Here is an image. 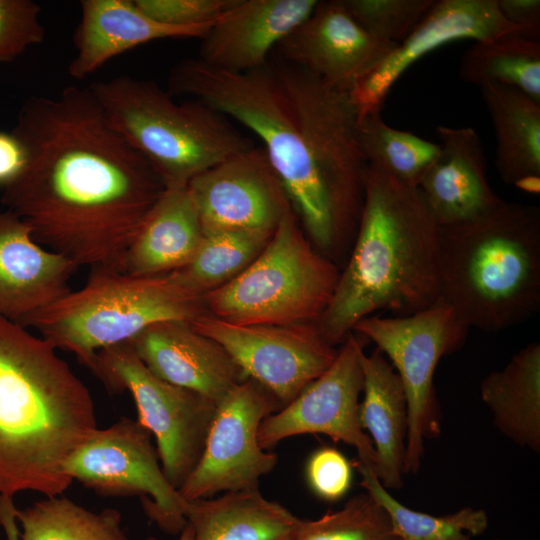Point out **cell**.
Listing matches in <instances>:
<instances>
[{
	"mask_svg": "<svg viewBox=\"0 0 540 540\" xmlns=\"http://www.w3.org/2000/svg\"><path fill=\"white\" fill-rule=\"evenodd\" d=\"M188 190L203 234L234 230L275 231L293 209L267 152L256 146L193 177Z\"/></svg>",
	"mask_w": 540,
	"mask_h": 540,
	"instance_id": "cell-15",
	"label": "cell"
},
{
	"mask_svg": "<svg viewBox=\"0 0 540 540\" xmlns=\"http://www.w3.org/2000/svg\"><path fill=\"white\" fill-rule=\"evenodd\" d=\"M339 274L336 264L304 236L290 209L261 253L203 300L209 314L233 324H316Z\"/></svg>",
	"mask_w": 540,
	"mask_h": 540,
	"instance_id": "cell-8",
	"label": "cell"
},
{
	"mask_svg": "<svg viewBox=\"0 0 540 540\" xmlns=\"http://www.w3.org/2000/svg\"><path fill=\"white\" fill-rule=\"evenodd\" d=\"M356 468L361 485L386 510L399 540H470L488 528V516L482 509L465 507L444 516L410 509L390 494L372 470Z\"/></svg>",
	"mask_w": 540,
	"mask_h": 540,
	"instance_id": "cell-32",
	"label": "cell"
},
{
	"mask_svg": "<svg viewBox=\"0 0 540 540\" xmlns=\"http://www.w3.org/2000/svg\"><path fill=\"white\" fill-rule=\"evenodd\" d=\"M128 342L155 376L216 403L245 379L225 349L187 321L152 324Z\"/></svg>",
	"mask_w": 540,
	"mask_h": 540,
	"instance_id": "cell-19",
	"label": "cell"
},
{
	"mask_svg": "<svg viewBox=\"0 0 540 540\" xmlns=\"http://www.w3.org/2000/svg\"><path fill=\"white\" fill-rule=\"evenodd\" d=\"M503 17L517 31V35L540 41V1L539 0H497Z\"/></svg>",
	"mask_w": 540,
	"mask_h": 540,
	"instance_id": "cell-38",
	"label": "cell"
},
{
	"mask_svg": "<svg viewBox=\"0 0 540 540\" xmlns=\"http://www.w3.org/2000/svg\"><path fill=\"white\" fill-rule=\"evenodd\" d=\"M146 540H158L154 537H148ZM178 540H194V530L192 526L187 523L183 530L180 532Z\"/></svg>",
	"mask_w": 540,
	"mask_h": 540,
	"instance_id": "cell-40",
	"label": "cell"
},
{
	"mask_svg": "<svg viewBox=\"0 0 540 540\" xmlns=\"http://www.w3.org/2000/svg\"><path fill=\"white\" fill-rule=\"evenodd\" d=\"M41 7L32 0H0V63H9L43 42Z\"/></svg>",
	"mask_w": 540,
	"mask_h": 540,
	"instance_id": "cell-35",
	"label": "cell"
},
{
	"mask_svg": "<svg viewBox=\"0 0 540 540\" xmlns=\"http://www.w3.org/2000/svg\"><path fill=\"white\" fill-rule=\"evenodd\" d=\"M26 151L12 132L0 131V186L11 183L23 170Z\"/></svg>",
	"mask_w": 540,
	"mask_h": 540,
	"instance_id": "cell-39",
	"label": "cell"
},
{
	"mask_svg": "<svg viewBox=\"0 0 540 540\" xmlns=\"http://www.w3.org/2000/svg\"><path fill=\"white\" fill-rule=\"evenodd\" d=\"M8 540H19V534L16 531H10L7 533Z\"/></svg>",
	"mask_w": 540,
	"mask_h": 540,
	"instance_id": "cell-41",
	"label": "cell"
},
{
	"mask_svg": "<svg viewBox=\"0 0 540 540\" xmlns=\"http://www.w3.org/2000/svg\"><path fill=\"white\" fill-rule=\"evenodd\" d=\"M77 269L36 242L18 215L0 209V317L20 324L68 293Z\"/></svg>",
	"mask_w": 540,
	"mask_h": 540,
	"instance_id": "cell-21",
	"label": "cell"
},
{
	"mask_svg": "<svg viewBox=\"0 0 540 540\" xmlns=\"http://www.w3.org/2000/svg\"><path fill=\"white\" fill-rule=\"evenodd\" d=\"M330 367L310 382L292 401L260 424L258 441L271 450L282 440L301 434H325L354 447L361 466L375 473L376 453L359 421L363 390V346L347 335Z\"/></svg>",
	"mask_w": 540,
	"mask_h": 540,
	"instance_id": "cell-14",
	"label": "cell"
},
{
	"mask_svg": "<svg viewBox=\"0 0 540 540\" xmlns=\"http://www.w3.org/2000/svg\"><path fill=\"white\" fill-rule=\"evenodd\" d=\"M353 20L371 36L401 43L435 0H338Z\"/></svg>",
	"mask_w": 540,
	"mask_h": 540,
	"instance_id": "cell-34",
	"label": "cell"
},
{
	"mask_svg": "<svg viewBox=\"0 0 540 540\" xmlns=\"http://www.w3.org/2000/svg\"><path fill=\"white\" fill-rule=\"evenodd\" d=\"M468 330L455 309L441 298L406 316H368L353 328L376 344L401 380L408 412L404 474L419 470L425 440L440 432L435 370L443 356L464 344Z\"/></svg>",
	"mask_w": 540,
	"mask_h": 540,
	"instance_id": "cell-9",
	"label": "cell"
},
{
	"mask_svg": "<svg viewBox=\"0 0 540 540\" xmlns=\"http://www.w3.org/2000/svg\"><path fill=\"white\" fill-rule=\"evenodd\" d=\"M22 540H127L116 509L94 513L59 496L15 509Z\"/></svg>",
	"mask_w": 540,
	"mask_h": 540,
	"instance_id": "cell-29",
	"label": "cell"
},
{
	"mask_svg": "<svg viewBox=\"0 0 540 540\" xmlns=\"http://www.w3.org/2000/svg\"><path fill=\"white\" fill-rule=\"evenodd\" d=\"M90 371L132 395L137 422L155 437L162 470L179 490L201 458L217 403L155 376L129 342L98 351Z\"/></svg>",
	"mask_w": 540,
	"mask_h": 540,
	"instance_id": "cell-10",
	"label": "cell"
},
{
	"mask_svg": "<svg viewBox=\"0 0 540 540\" xmlns=\"http://www.w3.org/2000/svg\"><path fill=\"white\" fill-rule=\"evenodd\" d=\"M64 471L100 495L139 496L149 519L167 533H180L187 524V500L166 478L150 432L137 421L123 417L97 429Z\"/></svg>",
	"mask_w": 540,
	"mask_h": 540,
	"instance_id": "cell-11",
	"label": "cell"
},
{
	"mask_svg": "<svg viewBox=\"0 0 540 540\" xmlns=\"http://www.w3.org/2000/svg\"><path fill=\"white\" fill-rule=\"evenodd\" d=\"M273 233L234 230L205 234L190 262L173 272L189 291L203 297L240 274L261 253Z\"/></svg>",
	"mask_w": 540,
	"mask_h": 540,
	"instance_id": "cell-30",
	"label": "cell"
},
{
	"mask_svg": "<svg viewBox=\"0 0 540 540\" xmlns=\"http://www.w3.org/2000/svg\"><path fill=\"white\" fill-rule=\"evenodd\" d=\"M480 88L495 140V167L502 181L535 192L540 180V103L502 84Z\"/></svg>",
	"mask_w": 540,
	"mask_h": 540,
	"instance_id": "cell-25",
	"label": "cell"
},
{
	"mask_svg": "<svg viewBox=\"0 0 540 540\" xmlns=\"http://www.w3.org/2000/svg\"><path fill=\"white\" fill-rule=\"evenodd\" d=\"M306 477L310 488L319 498L334 502L341 499L351 487L352 465L337 449L322 447L310 456Z\"/></svg>",
	"mask_w": 540,
	"mask_h": 540,
	"instance_id": "cell-37",
	"label": "cell"
},
{
	"mask_svg": "<svg viewBox=\"0 0 540 540\" xmlns=\"http://www.w3.org/2000/svg\"><path fill=\"white\" fill-rule=\"evenodd\" d=\"M294 540H399L386 510L368 493L339 510L304 520Z\"/></svg>",
	"mask_w": 540,
	"mask_h": 540,
	"instance_id": "cell-33",
	"label": "cell"
},
{
	"mask_svg": "<svg viewBox=\"0 0 540 540\" xmlns=\"http://www.w3.org/2000/svg\"><path fill=\"white\" fill-rule=\"evenodd\" d=\"M357 138L368 164L378 165L395 178L415 185L440 150L437 143L389 126L381 111L358 116Z\"/></svg>",
	"mask_w": 540,
	"mask_h": 540,
	"instance_id": "cell-31",
	"label": "cell"
},
{
	"mask_svg": "<svg viewBox=\"0 0 540 540\" xmlns=\"http://www.w3.org/2000/svg\"><path fill=\"white\" fill-rule=\"evenodd\" d=\"M362 29L338 0L318 1L277 46V56L344 91L371 73L397 47Z\"/></svg>",
	"mask_w": 540,
	"mask_h": 540,
	"instance_id": "cell-17",
	"label": "cell"
},
{
	"mask_svg": "<svg viewBox=\"0 0 540 540\" xmlns=\"http://www.w3.org/2000/svg\"><path fill=\"white\" fill-rule=\"evenodd\" d=\"M111 126L154 168L165 187L253 147L228 117L195 99L176 102L158 84L130 76L89 86Z\"/></svg>",
	"mask_w": 540,
	"mask_h": 540,
	"instance_id": "cell-6",
	"label": "cell"
},
{
	"mask_svg": "<svg viewBox=\"0 0 540 540\" xmlns=\"http://www.w3.org/2000/svg\"><path fill=\"white\" fill-rule=\"evenodd\" d=\"M440 150L417 186L440 227L476 220L502 205L491 187L480 136L471 127L438 126Z\"/></svg>",
	"mask_w": 540,
	"mask_h": 540,
	"instance_id": "cell-18",
	"label": "cell"
},
{
	"mask_svg": "<svg viewBox=\"0 0 540 540\" xmlns=\"http://www.w3.org/2000/svg\"><path fill=\"white\" fill-rule=\"evenodd\" d=\"M282 405L263 386L245 378L216 404L201 458L178 490L188 501L220 492L257 489L277 464L258 441L261 422Z\"/></svg>",
	"mask_w": 540,
	"mask_h": 540,
	"instance_id": "cell-12",
	"label": "cell"
},
{
	"mask_svg": "<svg viewBox=\"0 0 540 540\" xmlns=\"http://www.w3.org/2000/svg\"><path fill=\"white\" fill-rule=\"evenodd\" d=\"M516 29L497 0H438L412 32L371 73L349 91L357 114L381 111L396 81L415 62L437 48L463 39L488 40Z\"/></svg>",
	"mask_w": 540,
	"mask_h": 540,
	"instance_id": "cell-16",
	"label": "cell"
},
{
	"mask_svg": "<svg viewBox=\"0 0 540 540\" xmlns=\"http://www.w3.org/2000/svg\"><path fill=\"white\" fill-rule=\"evenodd\" d=\"M496 428L520 447L540 451V344L532 342L481 382Z\"/></svg>",
	"mask_w": 540,
	"mask_h": 540,
	"instance_id": "cell-27",
	"label": "cell"
},
{
	"mask_svg": "<svg viewBox=\"0 0 540 540\" xmlns=\"http://www.w3.org/2000/svg\"><path fill=\"white\" fill-rule=\"evenodd\" d=\"M191 325L220 344L243 376L267 389L282 407L326 371L338 353L315 323L239 325L207 312Z\"/></svg>",
	"mask_w": 540,
	"mask_h": 540,
	"instance_id": "cell-13",
	"label": "cell"
},
{
	"mask_svg": "<svg viewBox=\"0 0 540 540\" xmlns=\"http://www.w3.org/2000/svg\"><path fill=\"white\" fill-rule=\"evenodd\" d=\"M459 75L478 87L515 88L540 103V41L514 33L474 41L462 56Z\"/></svg>",
	"mask_w": 540,
	"mask_h": 540,
	"instance_id": "cell-28",
	"label": "cell"
},
{
	"mask_svg": "<svg viewBox=\"0 0 540 540\" xmlns=\"http://www.w3.org/2000/svg\"><path fill=\"white\" fill-rule=\"evenodd\" d=\"M12 133L26 163L1 202L33 238L90 273L125 272L130 244L165 185L109 123L89 87L22 104Z\"/></svg>",
	"mask_w": 540,
	"mask_h": 540,
	"instance_id": "cell-1",
	"label": "cell"
},
{
	"mask_svg": "<svg viewBox=\"0 0 540 540\" xmlns=\"http://www.w3.org/2000/svg\"><path fill=\"white\" fill-rule=\"evenodd\" d=\"M203 236L187 185L166 187L130 244L125 273L154 276L176 271L190 262Z\"/></svg>",
	"mask_w": 540,
	"mask_h": 540,
	"instance_id": "cell-24",
	"label": "cell"
},
{
	"mask_svg": "<svg viewBox=\"0 0 540 540\" xmlns=\"http://www.w3.org/2000/svg\"><path fill=\"white\" fill-rule=\"evenodd\" d=\"M205 313L203 297L189 291L174 272L90 273L82 288L70 290L20 325L36 329L91 370L98 351L128 342L152 324L191 323Z\"/></svg>",
	"mask_w": 540,
	"mask_h": 540,
	"instance_id": "cell-7",
	"label": "cell"
},
{
	"mask_svg": "<svg viewBox=\"0 0 540 540\" xmlns=\"http://www.w3.org/2000/svg\"><path fill=\"white\" fill-rule=\"evenodd\" d=\"M440 226L418 186L368 164L350 257L316 323L333 346L377 311L406 316L440 299Z\"/></svg>",
	"mask_w": 540,
	"mask_h": 540,
	"instance_id": "cell-3",
	"label": "cell"
},
{
	"mask_svg": "<svg viewBox=\"0 0 540 540\" xmlns=\"http://www.w3.org/2000/svg\"><path fill=\"white\" fill-rule=\"evenodd\" d=\"M238 0H135L146 15L177 27L212 26Z\"/></svg>",
	"mask_w": 540,
	"mask_h": 540,
	"instance_id": "cell-36",
	"label": "cell"
},
{
	"mask_svg": "<svg viewBox=\"0 0 540 540\" xmlns=\"http://www.w3.org/2000/svg\"><path fill=\"white\" fill-rule=\"evenodd\" d=\"M363 400L359 421L372 441L377 465L375 475L387 489L403 486L408 412L401 380L395 369L376 349L361 355Z\"/></svg>",
	"mask_w": 540,
	"mask_h": 540,
	"instance_id": "cell-23",
	"label": "cell"
},
{
	"mask_svg": "<svg viewBox=\"0 0 540 540\" xmlns=\"http://www.w3.org/2000/svg\"><path fill=\"white\" fill-rule=\"evenodd\" d=\"M440 298L468 325L496 332L540 309V209L505 201L468 223L440 227Z\"/></svg>",
	"mask_w": 540,
	"mask_h": 540,
	"instance_id": "cell-5",
	"label": "cell"
},
{
	"mask_svg": "<svg viewBox=\"0 0 540 540\" xmlns=\"http://www.w3.org/2000/svg\"><path fill=\"white\" fill-rule=\"evenodd\" d=\"M168 92L203 102L261 140L309 240L325 256L355 239L368 163L348 91L275 55L242 73L182 60Z\"/></svg>",
	"mask_w": 540,
	"mask_h": 540,
	"instance_id": "cell-2",
	"label": "cell"
},
{
	"mask_svg": "<svg viewBox=\"0 0 540 540\" xmlns=\"http://www.w3.org/2000/svg\"><path fill=\"white\" fill-rule=\"evenodd\" d=\"M184 515L194 540H294L303 523L258 488L187 500Z\"/></svg>",
	"mask_w": 540,
	"mask_h": 540,
	"instance_id": "cell-26",
	"label": "cell"
},
{
	"mask_svg": "<svg viewBox=\"0 0 540 540\" xmlns=\"http://www.w3.org/2000/svg\"><path fill=\"white\" fill-rule=\"evenodd\" d=\"M74 33L76 55L69 74L83 79L113 57L136 46L165 38H202L212 26L177 27L150 18L135 0H82Z\"/></svg>",
	"mask_w": 540,
	"mask_h": 540,
	"instance_id": "cell-22",
	"label": "cell"
},
{
	"mask_svg": "<svg viewBox=\"0 0 540 540\" xmlns=\"http://www.w3.org/2000/svg\"><path fill=\"white\" fill-rule=\"evenodd\" d=\"M96 430L92 396L56 348L0 317V495H61L68 459Z\"/></svg>",
	"mask_w": 540,
	"mask_h": 540,
	"instance_id": "cell-4",
	"label": "cell"
},
{
	"mask_svg": "<svg viewBox=\"0 0 540 540\" xmlns=\"http://www.w3.org/2000/svg\"><path fill=\"white\" fill-rule=\"evenodd\" d=\"M317 0H238L201 38L199 60L242 73L264 65Z\"/></svg>",
	"mask_w": 540,
	"mask_h": 540,
	"instance_id": "cell-20",
	"label": "cell"
}]
</instances>
